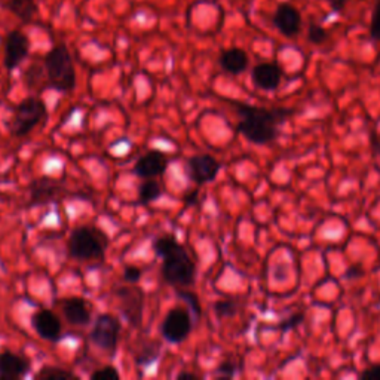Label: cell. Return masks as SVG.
Returning <instances> with one entry per match:
<instances>
[{"label":"cell","instance_id":"cell-16","mask_svg":"<svg viewBox=\"0 0 380 380\" xmlns=\"http://www.w3.org/2000/svg\"><path fill=\"white\" fill-rule=\"evenodd\" d=\"M63 314L72 325H88L91 321V310L80 297L67 299L63 305Z\"/></svg>","mask_w":380,"mask_h":380},{"label":"cell","instance_id":"cell-31","mask_svg":"<svg viewBox=\"0 0 380 380\" xmlns=\"http://www.w3.org/2000/svg\"><path fill=\"white\" fill-rule=\"evenodd\" d=\"M303 318H305L303 314H295L292 317L284 320V322H281L280 328H281L283 332H288V330H291V328H295L296 325H299Z\"/></svg>","mask_w":380,"mask_h":380},{"label":"cell","instance_id":"cell-24","mask_svg":"<svg viewBox=\"0 0 380 380\" xmlns=\"http://www.w3.org/2000/svg\"><path fill=\"white\" fill-rule=\"evenodd\" d=\"M307 39L312 42L314 45H321L328 39V33L325 28H322L321 26L312 24L309 27V33H307Z\"/></svg>","mask_w":380,"mask_h":380},{"label":"cell","instance_id":"cell-20","mask_svg":"<svg viewBox=\"0 0 380 380\" xmlns=\"http://www.w3.org/2000/svg\"><path fill=\"white\" fill-rule=\"evenodd\" d=\"M6 8L26 23L31 21L38 14V5L34 0H8Z\"/></svg>","mask_w":380,"mask_h":380},{"label":"cell","instance_id":"cell-19","mask_svg":"<svg viewBox=\"0 0 380 380\" xmlns=\"http://www.w3.org/2000/svg\"><path fill=\"white\" fill-rule=\"evenodd\" d=\"M161 354V344L154 340L144 342L140 349L135 352V364L138 367H147L158 359Z\"/></svg>","mask_w":380,"mask_h":380},{"label":"cell","instance_id":"cell-23","mask_svg":"<svg viewBox=\"0 0 380 380\" xmlns=\"http://www.w3.org/2000/svg\"><path fill=\"white\" fill-rule=\"evenodd\" d=\"M214 312L220 320L231 318L238 312V303L233 300H218L214 303Z\"/></svg>","mask_w":380,"mask_h":380},{"label":"cell","instance_id":"cell-32","mask_svg":"<svg viewBox=\"0 0 380 380\" xmlns=\"http://www.w3.org/2000/svg\"><path fill=\"white\" fill-rule=\"evenodd\" d=\"M196 196H198V189L192 190V194L186 195L183 199H184V202H187V204H194V202H196Z\"/></svg>","mask_w":380,"mask_h":380},{"label":"cell","instance_id":"cell-3","mask_svg":"<svg viewBox=\"0 0 380 380\" xmlns=\"http://www.w3.org/2000/svg\"><path fill=\"white\" fill-rule=\"evenodd\" d=\"M45 67L49 83L60 93H68L75 88L76 73L70 53L67 46L58 45L48 53Z\"/></svg>","mask_w":380,"mask_h":380},{"label":"cell","instance_id":"cell-29","mask_svg":"<svg viewBox=\"0 0 380 380\" xmlns=\"http://www.w3.org/2000/svg\"><path fill=\"white\" fill-rule=\"evenodd\" d=\"M142 275H143V270L137 266H127L125 270H124V280L128 283V284H137L138 281L142 280Z\"/></svg>","mask_w":380,"mask_h":380},{"label":"cell","instance_id":"cell-2","mask_svg":"<svg viewBox=\"0 0 380 380\" xmlns=\"http://www.w3.org/2000/svg\"><path fill=\"white\" fill-rule=\"evenodd\" d=\"M153 250L164 258L162 276L165 283L176 287L192 285L195 281V263L176 236H159L154 239Z\"/></svg>","mask_w":380,"mask_h":380},{"label":"cell","instance_id":"cell-30","mask_svg":"<svg viewBox=\"0 0 380 380\" xmlns=\"http://www.w3.org/2000/svg\"><path fill=\"white\" fill-rule=\"evenodd\" d=\"M361 380H380V364H373L358 376Z\"/></svg>","mask_w":380,"mask_h":380},{"label":"cell","instance_id":"cell-6","mask_svg":"<svg viewBox=\"0 0 380 380\" xmlns=\"http://www.w3.org/2000/svg\"><path fill=\"white\" fill-rule=\"evenodd\" d=\"M120 333V322L110 314H102L97 318L93 330H91V342L102 351L113 354L117 348Z\"/></svg>","mask_w":380,"mask_h":380},{"label":"cell","instance_id":"cell-21","mask_svg":"<svg viewBox=\"0 0 380 380\" xmlns=\"http://www.w3.org/2000/svg\"><path fill=\"white\" fill-rule=\"evenodd\" d=\"M162 196L161 186L154 180H147L140 186L138 190V201L142 204H152Z\"/></svg>","mask_w":380,"mask_h":380},{"label":"cell","instance_id":"cell-1","mask_svg":"<svg viewBox=\"0 0 380 380\" xmlns=\"http://www.w3.org/2000/svg\"><path fill=\"white\" fill-rule=\"evenodd\" d=\"M238 131L253 144H268L278 135L280 127L295 112L287 109H263L236 102Z\"/></svg>","mask_w":380,"mask_h":380},{"label":"cell","instance_id":"cell-11","mask_svg":"<svg viewBox=\"0 0 380 380\" xmlns=\"http://www.w3.org/2000/svg\"><path fill=\"white\" fill-rule=\"evenodd\" d=\"M251 79L258 90L275 91L281 83L283 70L275 63H262L253 68Z\"/></svg>","mask_w":380,"mask_h":380},{"label":"cell","instance_id":"cell-34","mask_svg":"<svg viewBox=\"0 0 380 380\" xmlns=\"http://www.w3.org/2000/svg\"><path fill=\"white\" fill-rule=\"evenodd\" d=\"M343 4H344V0H332V5H333L334 11H340L343 8Z\"/></svg>","mask_w":380,"mask_h":380},{"label":"cell","instance_id":"cell-17","mask_svg":"<svg viewBox=\"0 0 380 380\" xmlns=\"http://www.w3.org/2000/svg\"><path fill=\"white\" fill-rule=\"evenodd\" d=\"M220 65L224 72L231 75H239L248 67V56L246 51L239 48L226 49L220 56Z\"/></svg>","mask_w":380,"mask_h":380},{"label":"cell","instance_id":"cell-33","mask_svg":"<svg viewBox=\"0 0 380 380\" xmlns=\"http://www.w3.org/2000/svg\"><path fill=\"white\" fill-rule=\"evenodd\" d=\"M199 376L195 374V373H186V371H181L177 374V379L179 380H187V379H198Z\"/></svg>","mask_w":380,"mask_h":380},{"label":"cell","instance_id":"cell-13","mask_svg":"<svg viewBox=\"0 0 380 380\" xmlns=\"http://www.w3.org/2000/svg\"><path fill=\"white\" fill-rule=\"evenodd\" d=\"M168 167V159L159 150H150L137 161L134 172L142 179H153L164 174Z\"/></svg>","mask_w":380,"mask_h":380},{"label":"cell","instance_id":"cell-14","mask_svg":"<svg viewBox=\"0 0 380 380\" xmlns=\"http://www.w3.org/2000/svg\"><path fill=\"white\" fill-rule=\"evenodd\" d=\"M273 26L287 38L296 36L302 27L300 12L288 4H283L273 14Z\"/></svg>","mask_w":380,"mask_h":380},{"label":"cell","instance_id":"cell-5","mask_svg":"<svg viewBox=\"0 0 380 380\" xmlns=\"http://www.w3.org/2000/svg\"><path fill=\"white\" fill-rule=\"evenodd\" d=\"M43 119H46V105L39 98H26L19 106L11 117L9 131L15 137H26L36 128Z\"/></svg>","mask_w":380,"mask_h":380},{"label":"cell","instance_id":"cell-4","mask_svg":"<svg viewBox=\"0 0 380 380\" xmlns=\"http://www.w3.org/2000/svg\"><path fill=\"white\" fill-rule=\"evenodd\" d=\"M107 238L93 228H78L68 238V253L78 260H97L105 255Z\"/></svg>","mask_w":380,"mask_h":380},{"label":"cell","instance_id":"cell-15","mask_svg":"<svg viewBox=\"0 0 380 380\" xmlns=\"http://www.w3.org/2000/svg\"><path fill=\"white\" fill-rule=\"evenodd\" d=\"M30 370V361L11 351L0 352V380L24 377Z\"/></svg>","mask_w":380,"mask_h":380},{"label":"cell","instance_id":"cell-22","mask_svg":"<svg viewBox=\"0 0 380 380\" xmlns=\"http://www.w3.org/2000/svg\"><path fill=\"white\" fill-rule=\"evenodd\" d=\"M34 379H38V380H76L79 377L68 370L46 366L38 374H34Z\"/></svg>","mask_w":380,"mask_h":380},{"label":"cell","instance_id":"cell-27","mask_svg":"<svg viewBox=\"0 0 380 380\" xmlns=\"http://www.w3.org/2000/svg\"><path fill=\"white\" fill-rule=\"evenodd\" d=\"M179 296L186 300L190 305V309L194 310V314L196 315V318L201 317V305L198 297L194 295V292H189V291H179Z\"/></svg>","mask_w":380,"mask_h":380},{"label":"cell","instance_id":"cell-8","mask_svg":"<svg viewBox=\"0 0 380 380\" xmlns=\"http://www.w3.org/2000/svg\"><path fill=\"white\" fill-rule=\"evenodd\" d=\"M220 171V164L211 154H196L187 162L189 177L196 184H205L213 181Z\"/></svg>","mask_w":380,"mask_h":380},{"label":"cell","instance_id":"cell-35","mask_svg":"<svg viewBox=\"0 0 380 380\" xmlns=\"http://www.w3.org/2000/svg\"><path fill=\"white\" fill-rule=\"evenodd\" d=\"M379 153H380V144H379Z\"/></svg>","mask_w":380,"mask_h":380},{"label":"cell","instance_id":"cell-25","mask_svg":"<svg viewBox=\"0 0 380 380\" xmlns=\"http://www.w3.org/2000/svg\"><path fill=\"white\" fill-rule=\"evenodd\" d=\"M370 36L373 41H380V0H377L370 23Z\"/></svg>","mask_w":380,"mask_h":380},{"label":"cell","instance_id":"cell-26","mask_svg":"<svg viewBox=\"0 0 380 380\" xmlns=\"http://www.w3.org/2000/svg\"><path fill=\"white\" fill-rule=\"evenodd\" d=\"M119 377H120L119 371L112 366L100 369L91 374V379H94V380H117Z\"/></svg>","mask_w":380,"mask_h":380},{"label":"cell","instance_id":"cell-9","mask_svg":"<svg viewBox=\"0 0 380 380\" xmlns=\"http://www.w3.org/2000/svg\"><path fill=\"white\" fill-rule=\"evenodd\" d=\"M28 54V39L24 33L11 31L5 41V67L14 70L19 67Z\"/></svg>","mask_w":380,"mask_h":380},{"label":"cell","instance_id":"cell-10","mask_svg":"<svg viewBox=\"0 0 380 380\" xmlns=\"http://www.w3.org/2000/svg\"><path fill=\"white\" fill-rule=\"evenodd\" d=\"M117 296L122 302V312L128 318V321L137 327L142 322L143 315V291L140 288H120Z\"/></svg>","mask_w":380,"mask_h":380},{"label":"cell","instance_id":"cell-28","mask_svg":"<svg viewBox=\"0 0 380 380\" xmlns=\"http://www.w3.org/2000/svg\"><path fill=\"white\" fill-rule=\"evenodd\" d=\"M236 370H238V366L235 364L233 361L228 359V361H223L221 364L217 367V374L220 377H224V379H231L235 376Z\"/></svg>","mask_w":380,"mask_h":380},{"label":"cell","instance_id":"cell-18","mask_svg":"<svg viewBox=\"0 0 380 380\" xmlns=\"http://www.w3.org/2000/svg\"><path fill=\"white\" fill-rule=\"evenodd\" d=\"M58 192V184L49 177H42L33 181L30 186V202L31 205L45 204L54 198Z\"/></svg>","mask_w":380,"mask_h":380},{"label":"cell","instance_id":"cell-12","mask_svg":"<svg viewBox=\"0 0 380 380\" xmlns=\"http://www.w3.org/2000/svg\"><path fill=\"white\" fill-rule=\"evenodd\" d=\"M31 325L42 339L49 342H57L61 337V322L51 312V310L41 309L31 317Z\"/></svg>","mask_w":380,"mask_h":380},{"label":"cell","instance_id":"cell-7","mask_svg":"<svg viewBox=\"0 0 380 380\" xmlns=\"http://www.w3.org/2000/svg\"><path fill=\"white\" fill-rule=\"evenodd\" d=\"M192 332V318L184 307H174L167 314L161 325V334L169 343H181Z\"/></svg>","mask_w":380,"mask_h":380}]
</instances>
